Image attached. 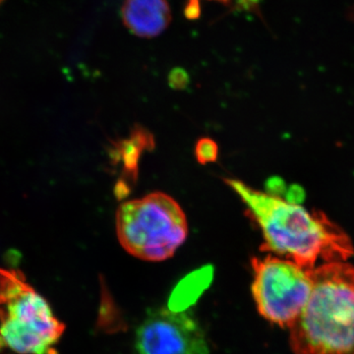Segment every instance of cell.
I'll return each instance as SVG.
<instances>
[{"label": "cell", "mask_w": 354, "mask_h": 354, "mask_svg": "<svg viewBox=\"0 0 354 354\" xmlns=\"http://www.w3.org/2000/svg\"><path fill=\"white\" fill-rule=\"evenodd\" d=\"M139 354H209L206 335L196 319L186 312H149L135 335Z\"/></svg>", "instance_id": "obj_6"}, {"label": "cell", "mask_w": 354, "mask_h": 354, "mask_svg": "<svg viewBox=\"0 0 354 354\" xmlns=\"http://www.w3.org/2000/svg\"><path fill=\"white\" fill-rule=\"evenodd\" d=\"M305 199V191L300 186H291L286 194V201L292 203V204L300 205Z\"/></svg>", "instance_id": "obj_10"}, {"label": "cell", "mask_w": 354, "mask_h": 354, "mask_svg": "<svg viewBox=\"0 0 354 354\" xmlns=\"http://www.w3.org/2000/svg\"><path fill=\"white\" fill-rule=\"evenodd\" d=\"M121 246L134 257L160 262L172 257L188 235L187 218L176 200L162 192L123 203L116 214Z\"/></svg>", "instance_id": "obj_4"}, {"label": "cell", "mask_w": 354, "mask_h": 354, "mask_svg": "<svg viewBox=\"0 0 354 354\" xmlns=\"http://www.w3.org/2000/svg\"><path fill=\"white\" fill-rule=\"evenodd\" d=\"M227 183L260 225L268 250L307 270L316 268L319 261L344 262L353 255L348 237L323 213L309 212L301 205L253 189L239 180Z\"/></svg>", "instance_id": "obj_1"}, {"label": "cell", "mask_w": 354, "mask_h": 354, "mask_svg": "<svg viewBox=\"0 0 354 354\" xmlns=\"http://www.w3.org/2000/svg\"><path fill=\"white\" fill-rule=\"evenodd\" d=\"M252 295L258 311L270 322L290 328L312 290L310 270L272 255L253 258Z\"/></svg>", "instance_id": "obj_5"}, {"label": "cell", "mask_w": 354, "mask_h": 354, "mask_svg": "<svg viewBox=\"0 0 354 354\" xmlns=\"http://www.w3.org/2000/svg\"><path fill=\"white\" fill-rule=\"evenodd\" d=\"M312 290L290 326L295 354H354V267L326 263L310 270Z\"/></svg>", "instance_id": "obj_2"}, {"label": "cell", "mask_w": 354, "mask_h": 354, "mask_svg": "<svg viewBox=\"0 0 354 354\" xmlns=\"http://www.w3.org/2000/svg\"><path fill=\"white\" fill-rule=\"evenodd\" d=\"M64 325L24 274L0 269V348L18 354H57Z\"/></svg>", "instance_id": "obj_3"}, {"label": "cell", "mask_w": 354, "mask_h": 354, "mask_svg": "<svg viewBox=\"0 0 354 354\" xmlns=\"http://www.w3.org/2000/svg\"><path fill=\"white\" fill-rule=\"evenodd\" d=\"M122 14L127 27L143 38L158 36L171 21L167 0H127Z\"/></svg>", "instance_id": "obj_7"}, {"label": "cell", "mask_w": 354, "mask_h": 354, "mask_svg": "<svg viewBox=\"0 0 354 354\" xmlns=\"http://www.w3.org/2000/svg\"><path fill=\"white\" fill-rule=\"evenodd\" d=\"M195 153H196V158L200 164L206 165L208 162H213L218 158V145L213 140L201 139L197 142Z\"/></svg>", "instance_id": "obj_9"}, {"label": "cell", "mask_w": 354, "mask_h": 354, "mask_svg": "<svg viewBox=\"0 0 354 354\" xmlns=\"http://www.w3.org/2000/svg\"><path fill=\"white\" fill-rule=\"evenodd\" d=\"M202 0H188V6L186 10H187V15L189 17H195L199 13L200 2ZM209 1H220V2H228L230 0H209Z\"/></svg>", "instance_id": "obj_11"}, {"label": "cell", "mask_w": 354, "mask_h": 354, "mask_svg": "<svg viewBox=\"0 0 354 354\" xmlns=\"http://www.w3.org/2000/svg\"><path fill=\"white\" fill-rule=\"evenodd\" d=\"M153 143L148 133L139 131L132 135L131 138L121 144L120 151L121 158L124 162L127 171L132 174H136L137 162L146 144Z\"/></svg>", "instance_id": "obj_8"}]
</instances>
